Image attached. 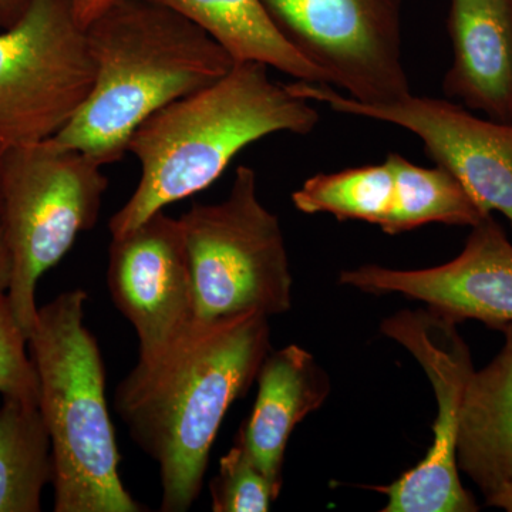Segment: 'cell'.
I'll use <instances>...</instances> for the list:
<instances>
[{"mask_svg":"<svg viewBox=\"0 0 512 512\" xmlns=\"http://www.w3.org/2000/svg\"><path fill=\"white\" fill-rule=\"evenodd\" d=\"M268 319L249 312L195 322L157 355L138 359L117 386L116 412L160 471L161 511H188L200 497L222 420L271 352Z\"/></svg>","mask_w":512,"mask_h":512,"instance_id":"1","label":"cell"},{"mask_svg":"<svg viewBox=\"0 0 512 512\" xmlns=\"http://www.w3.org/2000/svg\"><path fill=\"white\" fill-rule=\"evenodd\" d=\"M84 32L92 90L56 138L100 165L119 163L148 117L218 82L235 64L204 30L153 0H116Z\"/></svg>","mask_w":512,"mask_h":512,"instance_id":"2","label":"cell"},{"mask_svg":"<svg viewBox=\"0 0 512 512\" xmlns=\"http://www.w3.org/2000/svg\"><path fill=\"white\" fill-rule=\"evenodd\" d=\"M268 66L237 62L218 82L148 117L127 153L141 165L136 190L110 218L111 237L126 234L168 205L207 190L249 144L269 134H308L312 101L272 82Z\"/></svg>","mask_w":512,"mask_h":512,"instance_id":"3","label":"cell"},{"mask_svg":"<svg viewBox=\"0 0 512 512\" xmlns=\"http://www.w3.org/2000/svg\"><path fill=\"white\" fill-rule=\"evenodd\" d=\"M83 289L37 311L28 339L39 409L52 440L56 512H140L121 481L99 343L84 326Z\"/></svg>","mask_w":512,"mask_h":512,"instance_id":"4","label":"cell"},{"mask_svg":"<svg viewBox=\"0 0 512 512\" xmlns=\"http://www.w3.org/2000/svg\"><path fill=\"white\" fill-rule=\"evenodd\" d=\"M103 165L56 137L10 146L0 165V225L12 261L8 299L26 333L36 286L97 220L109 180Z\"/></svg>","mask_w":512,"mask_h":512,"instance_id":"5","label":"cell"},{"mask_svg":"<svg viewBox=\"0 0 512 512\" xmlns=\"http://www.w3.org/2000/svg\"><path fill=\"white\" fill-rule=\"evenodd\" d=\"M180 220L197 322L242 313L284 315L292 275L278 217L258 198L256 174L241 165L218 204H195Z\"/></svg>","mask_w":512,"mask_h":512,"instance_id":"6","label":"cell"},{"mask_svg":"<svg viewBox=\"0 0 512 512\" xmlns=\"http://www.w3.org/2000/svg\"><path fill=\"white\" fill-rule=\"evenodd\" d=\"M94 63L72 0H30L0 29V141L56 137L92 90Z\"/></svg>","mask_w":512,"mask_h":512,"instance_id":"7","label":"cell"},{"mask_svg":"<svg viewBox=\"0 0 512 512\" xmlns=\"http://www.w3.org/2000/svg\"><path fill=\"white\" fill-rule=\"evenodd\" d=\"M276 26L330 86L365 104L412 94L402 0H262Z\"/></svg>","mask_w":512,"mask_h":512,"instance_id":"8","label":"cell"},{"mask_svg":"<svg viewBox=\"0 0 512 512\" xmlns=\"http://www.w3.org/2000/svg\"><path fill=\"white\" fill-rule=\"evenodd\" d=\"M457 322L434 309L394 313L382 323L389 339L412 353L423 367L437 400L433 446L412 470L389 487L384 512H476L473 495L461 483L457 440L461 409L471 373L470 348Z\"/></svg>","mask_w":512,"mask_h":512,"instance_id":"9","label":"cell"},{"mask_svg":"<svg viewBox=\"0 0 512 512\" xmlns=\"http://www.w3.org/2000/svg\"><path fill=\"white\" fill-rule=\"evenodd\" d=\"M289 92L336 113L406 128L439 167L454 175L478 207L503 214L512 227V123L480 119L448 100L413 94L390 104L360 103L330 84H286Z\"/></svg>","mask_w":512,"mask_h":512,"instance_id":"10","label":"cell"},{"mask_svg":"<svg viewBox=\"0 0 512 512\" xmlns=\"http://www.w3.org/2000/svg\"><path fill=\"white\" fill-rule=\"evenodd\" d=\"M107 285L114 305L136 330L140 356L167 348L197 322L180 220L158 211L111 237Z\"/></svg>","mask_w":512,"mask_h":512,"instance_id":"11","label":"cell"},{"mask_svg":"<svg viewBox=\"0 0 512 512\" xmlns=\"http://www.w3.org/2000/svg\"><path fill=\"white\" fill-rule=\"evenodd\" d=\"M339 282L366 293H402L457 323H512V244L491 214L471 227L463 251L447 264L410 271L362 265L343 271Z\"/></svg>","mask_w":512,"mask_h":512,"instance_id":"12","label":"cell"},{"mask_svg":"<svg viewBox=\"0 0 512 512\" xmlns=\"http://www.w3.org/2000/svg\"><path fill=\"white\" fill-rule=\"evenodd\" d=\"M453 63L443 92L487 119L512 123V0H451Z\"/></svg>","mask_w":512,"mask_h":512,"instance_id":"13","label":"cell"},{"mask_svg":"<svg viewBox=\"0 0 512 512\" xmlns=\"http://www.w3.org/2000/svg\"><path fill=\"white\" fill-rule=\"evenodd\" d=\"M254 409L237 439L259 470L281 493L285 453L292 431L326 402L330 377L308 350L298 345L266 355L258 376Z\"/></svg>","mask_w":512,"mask_h":512,"instance_id":"14","label":"cell"},{"mask_svg":"<svg viewBox=\"0 0 512 512\" xmlns=\"http://www.w3.org/2000/svg\"><path fill=\"white\" fill-rule=\"evenodd\" d=\"M504 346L471 373L461 409L458 470L484 498L512 483V323L500 326Z\"/></svg>","mask_w":512,"mask_h":512,"instance_id":"15","label":"cell"},{"mask_svg":"<svg viewBox=\"0 0 512 512\" xmlns=\"http://www.w3.org/2000/svg\"><path fill=\"white\" fill-rule=\"evenodd\" d=\"M210 35L237 62H256L295 80L329 84L286 39L262 0H153Z\"/></svg>","mask_w":512,"mask_h":512,"instance_id":"16","label":"cell"},{"mask_svg":"<svg viewBox=\"0 0 512 512\" xmlns=\"http://www.w3.org/2000/svg\"><path fill=\"white\" fill-rule=\"evenodd\" d=\"M52 440L39 404L3 399L0 407V512H39L53 484Z\"/></svg>","mask_w":512,"mask_h":512,"instance_id":"17","label":"cell"},{"mask_svg":"<svg viewBox=\"0 0 512 512\" xmlns=\"http://www.w3.org/2000/svg\"><path fill=\"white\" fill-rule=\"evenodd\" d=\"M386 163L394 181L392 211L382 227L386 234H403L433 222L471 228L490 215L439 165L419 167L396 153H390Z\"/></svg>","mask_w":512,"mask_h":512,"instance_id":"18","label":"cell"},{"mask_svg":"<svg viewBox=\"0 0 512 512\" xmlns=\"http://www.w3.org/2000/svg\"><path fill=\"white\" fill-rule=\"evenodd\" d=\"M393 197V174L384 161L313 175L293 192L292 202L305 214L325 212L339 221H363L382 228L392 211Z\"/></svg>","mask_w":512,"mask_h":512,"instance_id":"19","label":"cell"},{"mask_svg":"<svg viewBox=\"0 0 512 512\" xmlns=\"http://www.w3.org/2000/svg\"><path fill=\"white\" fill-rule=\"evenodd\" d=\"M210 491L214 512H266L279 495L238 440L221 458Z\"/></svg>","mask_w":512,"mask_h":512,"instance_id":"20","label":"cell"},{"mask_svg":"<svg viewBox=\"0 0 512 512\" xmlns=\"http://www.w3.org/2000/svg\"><path fill=\"white\" fill-rule=\"evenodd\" d=\"M0 394L3 399L39 404V377L29 355L28 336L6 293L0 296Z\"/></svg>","mask_w":512,"mask_h":512,"instance_id":"21","label":"cell"},{"mask_svg":"<svg viewBox=\"0 0 512 512\" xmlns=\"http://www.w3.org/2000/svg\"><path fill=\"white\" fill-rule=\"evenodd\" d=\"M116 0H72L74 13L80 25L86 28L100 13L113 5Z\"/></svg>","mask_w":512,"mask_h":512,"instance_id":"22","label":"cell"},{"mask_svg":"<svg viewBox=\"0 0 512 512\" xmlns=\"http://www.w3.org/2000/svg\"><path fill=\"white\" fill-rule=\"evenodd\" d=\"M29 3L30 0H0V29L9 28L18 22Z\"/></svg>","mask_w":512,"mask_h":512,"instance_id":"23","label":"cell"},{"mask_svg":"<svg viewBox=\"0 0 512 512\" xmlns=\"http://www.w3.org/2000/svg\"><path fill=\"white\" fill-rule=\"evenodd\" d=\"M10 278H12V261H10L9 249L6 247L2 225H0V296L8 293Z\"/></svg>","mask_w":512,"mask_h":512,"instance_id":"24","label":"cell"},{"mask_svg":"<svg viewBox=\"0 0 512 512\" xmlns=\"http://www.w3.org/2000/svg\"><path fill=\"white\" fill-rule=\"evenodd\" d=\"M488 507L500 508L507 512H512V483L498 490L497 493L485 498Z\"/></svg>","mask_w":512,"mask_h":512,"instance_id":"25","label":"cell"},{"mask_svg":"<svg viewBox=\"0 0 512 512\" xmlns=\"http://www.w3.org/2000/svg\"><path fill=\"white\" fill-rule=\"evenodd\" d=\"M9 146H6L5 143L0 141V165H2L3 156H5L6 150H8Z\"/></svg>","mask_w":512,"mask_h":512,"instance_id":"26","label":"cell"}]
</instances>
